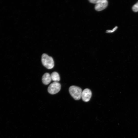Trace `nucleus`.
Wrapping results in <instances>:
<instances>
[{"instance_id":"f257e3e1","label":"nucleus","mask_w":138,"mask_h":138,"mask_svg":"<svg viewBox=\"0 0 138 138\" xmlns=\"http://www.w3.org/2000/svg\"><path fill=\"white\" fill-rule=\"evenodd\" d=\"M41 62L43 65L48 69H51L54 66L53 58L45 53L43 54L41 57Z\"/></svg>"},{"instance_id":"f03ea898","label":"nucleus","mask_w":138,"mask_h":138,"mask_svg":"<svg viewBox=\"0 0 138 138\" xmlns=\"http://www.w3.org/2000/svg\"><path fill=\"white\" fill-rule=\"evenodd\" d=\"M69 91L70 95L75 100H79L81 98L82 91L80 87L75 86H72L69 87Z\"/></svg>"},{"instance_id":"7ed1b4c3","label":"nucleus","mask_w":138,"mask_h":138,"mask_svg":"<svg viewBox=\"0 0 138 138\" xmlns=\"http://www.w3.org/2000/svg\"><path fill=\"white\" fill-rule=\"evenodd\" d=\"M61 88V85L59 83L54 82L49 85L48 87V91L50 94H54L59 92Z\"/></svg>"},{"instance_id":"20e7f679","label":"nucleus","mask_w":138,"mask_h":138,"mask_svg":"<svg viewBox=\"0 0 138 138\" xmlns=\"http://www.w3.org/2000/svg\"><path fill=\"white\" fill-rule=\"evenodd\" d=\"M108 2L106 0H99L95 6V9L97 11H100L105 9L107 6Z\"/></svg>"},{"instance_id":"39448f33","label":"nucleus","mask_w":138,"mask_h":138,"mask_svg":"<svg viewBox=\"0 0 138 138\" xmlns=\"http://www.w3.org/2000/svg\"><path fill=\"white\" fill-rule=\"evenodd\" d=\"M92 95L90 90L88 88H86L82 91L81 98L84 102H87L90 100Z\"/></svg>"},{"instance_id":"423d86ee","label":"nucleus","mask_w":138,"mask_h":138,"mask_svg":"<svg viewBox=\"0 0 138 138\" xmlns=\"http://www.w3.org/2000/svg\"><path fill=\"white\" fill-rule=\"evenodd\" d=\"M51 75L48 73H44L42 77V81L43 84L47 85L49 84L51 80Z\"/></svg>"},{"instance_id":"0eeeda50","label":"nucleus","mask_w":138,"mask_h":138,"mask_svg":"<svg viewBox=\"0 0 138 138\" xmlns=\"http://www.w3.org/2000/svg\"><path fill=\"white\" fill-rule=\"evenodd\" d=\"M50 75L51 80L54 82H57L60 81V76L57 72H54L51 73Z\"/></svg>"},{"instance_id":"6e6552de","label":"nucleus","mask_w":138,"mask_h":138,"mask_svg":"<svg viewBox=\"0 0 138 138\" xmlns=\"http://www.w3.org/2000/svg\"><path fill=\"white\" fill-rule=\"evenodd\" d=\"M132 9L133 11L135 12L138 11V1L133 6Z\"/></svg>"},{"instance_id":"1a4fd4ad","label":"nucleus","mask_w":138,"mask_h":138,"mask_svg":"<svg viewBox=\"0 0 138 138\" xmlns=\"http://www.w3.org/2000/svg\"><path fill=\"white\" fill-rule=\"evenodd\" d=\"M117 26H116L112 30H107L106 31L107 33H112L115 31L118 28Z\"/></svg>"},{"instance_id":"9d476101","label":"nucleus","mask_w":138,"mask_h":138,"mask_svg":"<svg viewBox=\"0 0 138 138\" xmlns=\"http://www.w3.org/2000/svg\"><path fill=\"white\" fill-rule=\"evenodd\" d=\"M89 1L91 3L96 4L98 2L99 0H90Z\"/></svg>"}]
</instances>
